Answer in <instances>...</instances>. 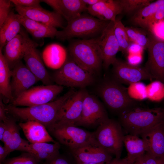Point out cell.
I'll use <instances>...</instances> for the list:
<instances>
[{
	"label": "cell",
	"mask_w": 164,
	"mask_h": 164,
	"mask_svg": "<svg viewBox=\"0 0 164 164\" xmlns=\"http://www.w3.org/2000/svg\"><path fill=\"white\" fill-rule=\"evenodd\" d=\"M75 92L71 89L55 101L37 106L20 108L10 104L5 106L6 112L20 120L39 122L48 129L57 121L63 107Z\"/></svg>",
	"instance_id": "1"
},
{
	"label": "cell",
	"mask_w": 164,
	"mask_h": 164,
	"mask_svg": "<svg viewBox=\"0 0 164 164\" xmlns=\"http://www.w3.org/2000/svg\"><path fill=\"white\" fill-rule=\"evenodd\" d=\"M164 121V109L145 108L135 106L119 114L118 121L128 134L139 136Z\"/></svg>",
	"instance_id": "2"
},
{
	"label": "cell",
	"mask_w": 164,
	"mask_h": 164,
	"mask_svg": "<svg viewBox=\"0 0 164 164\" xmlns=\"http://www.w3.org/2000/svg\"><path fill=\"white\" fill-rule=\"evenodd\" d=\"M68 51L75 63L91 74L101 70L103 60L96 38L75 41L70 43Z\"/></svg>",
	"instance_id": "3"
},
{
	"label": "cell",
	"mask_w": 164,
	"mask_h": 164,
	"mask_svg": "<svg viewBox=\"0 0 164 164\" xmlns=\"http://www.w3.org/2000/svg\"><path fill=\"white\" fill-rule=\"evenodd\" d=\"M110 21L102 20L91 15L82 14L68 22L67 26L57 31L56 36L65 40L73 37H87L100 35Z\"/></svg>",
	"instance_id": "4"
},
{
	"label": "cell",
	"mask_w": 164,
	"mask_h": 164,
	"mask_svg": "<svg viewBox=\"0 0 164 164\" xmlns=\"http://www.w3.org/2000/svg\"><path fill=\"white\" fill-rule=\"evenodd\" d=\"M97 91L106 106L118 114L136 106L126 88L113 78L103 81Z\"/></svg>",
	"instance_id": "5"
},
{
	"label": "cell",
	"mask_w": 164,
	"mask_h": 164,
	"mask_svg": "<svg viewBox=\"0 0 164 164\" xmlns=\"http://www.w3.org/2000/svg\"><path fill=\"white\" fill-rule=\"evenodd\" d=\"M59 142L71 151L96 142L94 132L86 131L68 123L57 122L48 129Z\"/></svg>",
	"instance_id": "6"
},
{
	"label": "cell",
	"mask_w": 164,
	"mask_h": 164,
	"mask_svg": "<svg viewBox=\"0 0 164 164\" xmlns=\"http://www.w3.org/2000/svg\"><path fill=\"white\" fill-rule=\"evenodd\" d=\"M94 133L101 147L115 158H120L124 135L118 121L109 118L97 127Z\"/></svg>",
	"instance_id": "7"
},
{
	"label": "cell",
	"mask_w": 164,
	"mask_h": 164,
	"mask_svg": "<svg viewBox=\"0 0 164 164\" xmlns=\"http://www.w3.org/2000/svg\"><path fill=\"white\" fill-rule=\"evenodd\" d=\"M53 79L61 86L84 88L94 81L93 75L84 70L70 57L53 74Z\"/></svg>",
	"instance_id": "8"
},
{
	"label": "cell",
	"mask_w": 164,
	"mask_h": 164,
	"mask_svg": "<svg viewBox=\"0 0 164 164\" xmlns=\"http://www.w3.org/2000/svg\"><path fill=\"white\" fill-rule=\"evenodd\" d=\"M63 90L62 86L53 84L32 87L15 98L10 104L30 107L45 104L53 101Z\"/></svg>",
	"instance_id": "9"
},
{
	"label": "cell",
	"mask_w": 164,
	"mask_h": 164,
	"mask_svg": "<svg viewBox=\"0 0 164 164\" xmlns=\"http://www.w3.org/2000/svg\"><path fill=\"white\" fill-rule=\"evenodd\" d=\"M109 118L103 104L94 96L87 92L80 119L77 126L97 127Z\"/></svg>",
	"instance_id": "10"
},
{
	"label": "cell",
	"mask_w": 164,
	"mask_h": 164,
	"mask_svg": "<svg viewBox=\"0 0 164 164\" xmlns=\"http://www.w3.org/2000/svg\"><path fill=\"white\" fill-rule=\"evenodd\" d=\"M24 35L25 41L23 58L26 66L44 85L52 84V78L36 49L37 44L31 39L24 32Z\"/></svg>",
	"instance_id": "11"
},
{
	"label": "cell",
	"mask_w": 164,
	"mask_h": 164,
	"mask_svg": "<svg viewBox=\"0 0 164 164\" xmlns=\"http://www.w3.org/2000/svg\"><path fill=\"white\" fill-rule=\"evenodd\" d=\"M147 50L148 59L144 67L153 79L164 82V41L150 32Z\"/></svg>",
	"instance_id": "12"
},
{
	"label": "cell",
	"mask_w": 164,
	"mask_h": 164,
	"mask_svg": "<svg viewBox=\"0 0 164 164\" xmlns=\"http://www.w3.org/2000/svg\"><path fill=\"white\" fill-rule=\"evenodd\" d=\"M112 65L113 79L121 84H133L153 79L144 67L132 65L117 59Z\"/></svg>",
	"instance_id": "13"
},
{
	"label": "cell",
	"mask_w": 164,
	"mask_h": 164,
	"mask_svg": "<svg viewBox=\"0 0 164 164\" xmlns=\"http://www.w3.org/2000/svg\"><path fill=\"white\" fill-rule=\"evenodd\" d=\"M115 22L110 21L99 36L96 38L101 52L103 65L107 70L117 59L119 47L114 35Z\"/></svg>",
	"instance_id": "14"
},
{
	"label": "cell",
	"mask_w": 164,
	"mask_h": 164,
	"mask_svg": "<svg viewBox=\"0 0 164 164\" xmlns=\"http://www.w3.org/2000/svg\"><path fill=\"white\" fill-rule=\"evenodd\" d=\"M11 86L14 99L39 80L21 61L11 70Z\"/></svg>",
	"instance_id": "15"
},
{
	"label": "cell",
	"mask_w": 164,
	"mask_h": 164,
	"mask_svg": "<svg viewBox=\"0 0 164 164\" xmlns=\"http://www.w3.org/2000/svg\"><path fill=\"white\" fill-rule=\"evenodd\" d=\"M87 92L84 88L76 91L63 107L56 123H67L76 125L81 116L84 101Z\"/></svg>",
	"instance_id": "16"
},
{
	"label": "cell",
	"mask_w": 164,
	"mask_h": 164,
	"mask_svg": "<svg viewBox=\"0 0 164 164\" xmlns=\"http://www.w3.org/2000/svg\"><path fill=\"white\" fill-rule=\"evenodd\" d=\"M75 160L86 163H108L112 155L97 143L88 144L71 151Z\"/></svg>",
	"instance_id": "17"
},
{
	"label": "cell",
	"mask_w": 164,
	"mask_h": 164,
	"mask_svg": "<svg viewBox=\"0 0 164 164\" xmlns=\"http://www.w3.org/2000/svg\"><path fill=\"white\" fill-rule=\"evenodd\" d=\"M15 6L16 11L21 15L55 28L63 27L62 16L55 11H49L42 8Z\"/></svg>",
	"instance_id": "18"
},
{
	"label": "cell",
	"mask_w": 164,
	"mask_h": 164,
	"mask_svg": "<svg viewBox=\"0 0 164 164\" xmlns=\"http://www.w3.org/2000/svg\"><path fill=\"white\" fill-rule=\"evenodd\" d=\"M146 142L147 152L158 158L164 157V121L140 135Z\"/></svg>",
	"instance_id": "19"
},
{
	"label": "cell",
	"mask_w": 164,
	"mask_h": 164,
	"mask_svg": "<svg viewBox=\"0 0 164 164\" xmlns=\"http://www.w3.org/2000/svg\"><path fill=\"white\" fill-rule=\"evenodd\" d=\"M87 11L90 15L99 19L116 21V17L122 13L118 0H101L99 2L88 6Z\"/></svg>",
	"instance_id": "20"
},
{
	"label": "cell",
	"mask_w": 164,
	"mask_h": 164,
	"mask_svg": "<svg viewBox=\"0 0 164 164\" xmlns=\"http://www.w3.org/2000/svg\"><path fill=\"white\" fill-rule=\"evenodd\" d=\"M19 125L31 143L56 142L50 135L46 127L39 122L29 121L21 122Z\"/></svg>",
	"instance_id": "21"
},
{
	"label": "cell",
	"mask_w": 164,
	"mask_h": 164,
	"mask_svg": "<svg viewBox=\"0 0 164 164\" xmlns=\"http://www.w3.org/2000/svg\"><path fill=\"white\" fill-rule=\"evenodd\" d=\"M24 41V32L21 31L4 46L3 54L11 70L23 58Z\"/></svg>",
	"instance_id": "22"
},
{
	"label": "cell",
	"mask_w": 164,
	"mask_h": 164,
	"mask_svg": "<svg viewBox=\"0 0 164 164\" xmlns=\"http://www.w3.org/2000/svg\"><path fill=\"white\" fill-rule=\"evenodd\" d=\"M42 59L45 65L54 69H59L67 59L66 50L61 45L53 43L47 46L43 50Z\"/></svg>",
	"instance_id": "23"
},
{
	"label": "cell",
	"mask_w": 164,
	"mask_h": 164,
	"mask_svg": "<svg viewBox=\"0 0 164 164\" xmlns=\"http://www.w3.org/2000/svg\"><path fill=\"white\" fill-rule=\"evenodd\" d=\"M123 143L127 152L126 158L130 164H134L148 150L146 142L138 136L129 134L124 135Z\"/></svg>",
	"instance_id": "24"
},
{
	"label": "cell",
	"mask_w": 164,
	"mask_h": 164,
	"mask_svg": "<svg viewBox=\"0 0 164 164\" xmlns=\"http://www.w3.org/2000/svg\"><path fill=\"white\" fill-rule=\"evenodd\" d=\"M21 24L19 14L11 12L0 26V48H3L6 43L20 32Z\"/></svg>",
	"instance_id": "25"
},
{
	"label": "cell",
	"mask_w": 164,
	"mask_h": 164,
	"mask_svg": "<svg viewBox=\"0 0 164 164\" xmlns=\"http://www.w3.org/2000/svg\"><path fill=\"white\" fill-rule=\"evenodd\" d=\"M164 7V0H158L151 2L134 14L130 21L133 25L146 29L150 18L159 9Z\"/></svg>",
	"instance_id": "26"
},
{
	"label": "cell",
	"mask_w": 164,
	"mask_h": 164,
	"mask_svg": "<svg viewBox=\"0 0 164 164\" xmlns=\"http://www.w3.org/2000/svg\"><path fill=\"white\" fill-rule=\"evenodd\" d=\"M12 76L10 69L0 49V93L8 101L12 102L14 99L11 86Z\"/></svg>",
	"instance_id": "27"
},
{
	"label": "cell",
	"mask_w": 164,
	"mask_h": 164,
	"mask_svg": "<svg viewBox=\"0 0 164 164\" xmlns=\"http://www.w3.org/2000/svg\"><path fill=\"white\" fill-rule=\"evenodd\" d=\"M60 145L58 142L53 144L39 142L30 144V153L40 161L48 160L60 155Z\"/></svg>",
	"instance_id": "28"
},
{
	"label": "cell",
	"mask_w": 164,
	"mask_h": 164,
	"mask_svg": "<svg viewBox=\"0 0 164 164\" xmlns=\"http://www.w3.org/2000/svg\"><path fill=\"white\" fill-rule=\"evenodd\" d=\"M61 15L68 22L87 11L88 6L83 0H60Z\"/></svg>",
	"instance_id": "29"
},
{
	"label": "cell",
	"mask_w": 164,
	"mask_h": 164,
	"mask_svg": "<svg viewBox=\"0 0 164 164\" xmlns=\"http://www.w3.org/2000/svg\"><path fill=\"white\" fill-rule=\"evenodd\" d=\"M125 30L132 43L147 50L149 43L150 32L134 27H125Z\"/></svg>",
	"instance_id": "30"
},
{
	"label": "cell",
	"mask_w": 164,
	"mask_h": 164,
	"mask_svg": "<svg viewBox=\"0 0 164 164\" xmlns=\"http://www.w3.org/2000/svg\"><path fill=\"white\" fill-rule=\"evenodd\" d=\"M125 27L120 20H116L114 27V33L119 45V51L124 55L128 53L132 43L127 35Z\"/></svg>",
	"instance_id": "31"
},
{
	"label": "cell",
	"mask_w": 164,
	"mask_h": 164,
	"mask_svg": "<svg viewBox=\"0 0 164 164\" xmlns=\"http://www.w3.org/2000/svg\"><path fill=\"white\" fill-rule=\"evenodd\" d=\"M7 150L9 154L15 151H20L29 153L30 144L28 142L23 139L20 136L19 130L16 125L9 143Z\"/></svg>",
	"instance_id": "32"
},
{
	"label": "cell",
	"mask_w": 164,
	"mask_h": 164,
	"mask_svg": "<svg viewBox=\"0 0 164 164\" xmlns=\"http://www.w3.org/2000/svg\"><path fill=\"white\" fill-rule=\"evenodd\" d=\"M124 12L128 14L134 13L148 5L153 0H118Z\"/></svg>",
	"instance_id": "33"
},
{
	"label": "cell",
	"mask_w": 164,
	"mask_h": 164,
	"mask_svg": "<svg viewBox=\"0 0 164 164\" xmlns=\"http://www.w3.org/2000/svg\"><path fill=\"white\" fill-rule=\"evenodd\" d=\"M40 161L32 154L26 152L17 157L5 160L1 164H39Z\"/></svg>",
	"instance_id": "34"
},
{
	"label": "cell",
	"mask_w": 164,
	"mask_h": 164,
	"mask_svg": "<svg viewBox=\"0 0 164 164\" xmlns=\"http://www.w3.org/2000/svg\"><path fill=\"white\" fill-rule=\"evenodd\" d=\"M57 31L56 28L45 25L38 30L29 33L33 37L37 38H53L56 36Z\"/></svg>",
	"instance_id": "35"
},
{
	"label": "cell",
	"mask_w": 164,
	"mask_h": 164,
	"mask_svg": "<svg viewBox=\"0 0 164 164\" xmlns=\"http://www.w3.org/2000/svg\"><path fill=\"white\" fill-rule=\"evenodd\" d=\"M19 19L21 25L29 33L38 30L45 25L19 14Z\"/></svg>",
	"instance_id": "36"
},
{
	"label": "cell",
	"mask_w": 164,
	"mask_h": 164,
	"mask_svg": "<svg viewBox=\"0 0 164 164\" xmlns=\"http://www.w3.org/2000/svg\"><path fill=\"white\" fill-rule=\"evenodd\" d=\"M5 123L6 126L3 135L2 142L4 143V146L7 150L16 124L14 121L9 118Z\"/></svg>",
	"instance_id": "37"
},
{
	"label": "cell",
	"mask_w": 164,
	"mask_h": 164,
	"mask_svg": "<svg viewBox=\"0 0 164 164\" xmlns=\"http://www.w3.org/2000/svg\"><path fill=\"white\" fill-rule=\"evenodd\" d=\"M149 31L158 39L164 41V19L154 24Z\"/></svg>",
	"instance_id": "38"
},
{
	"label": "cell",
	"mask_w": 164,
	"mask_h": 164,
	"mask_svg": "<svg viewBox=\"0 0 164 164\" xmlns=\"http://www.w3.org/2000/svg\"><path fill=\"white\" fill-rule=\"evenodd\" d=\"M11 3L10 0H0V26L3 24L11 12Z\"/></svg>",
	"instance_id": "39"
},
{
	"label": "cell",
	"mask_w": 164,
	"mask_h": 164,
	"mask_svg": "<svg viewBox=\"0 0 164 164\" xmlns=\"http://www.w3.org/2000/svg\"><path fill=\"white\" fill-rule=\"evenodd\" d=\"M15 6L28 8H42L40 3L41 0H10Z\"/></svg>",
	"instance_id": "40"
},
{
	"label": "cell",
	"mask_w": 164,
	"mask_h": 164,
	"mask_svg": "<svg viewBox=\"0 0 164 164\" xmlns=\"http://www.w3.org/2000/svg\"><path fill=\"white\" fill-rule=\"evenodd\" d=\"M164 19V7L157 11L150 18L148 22L146 29L148 31L155 23Z\"/></svg>",
	"instance_id": "41"
},
{
	"label": "cell",
	"mask_w": 164,
	"mask_h": 164,
	"mask_svg": "<svg viewBox=\"0 0 164 164\" xmlns=\"http://www.w3.org/2000/svg\"><path fill=\"white\" fill-rule=\"evenodd\" d=\"M146 164H164V157L158 158L154 157L146 152L144 155Z\"/></svg>",
	"instance_id": "42"
},
{
	"label": "cell",
	"mask_w": 164,
	"mask_h": 164,
	"mask_svg": "<svg viewBox=\"0 0 164 164\" xmlns=\"http://www.w3.org/2000/svg\"><path fill=\"white\" fill-rule=\"evenodd\" d=\"M44 164H71L66 158L60 155L57 157L48 160H46Z\"/></svg>",
	"instance_id": "43"
},
{
	"label": "cell",
	"mask_w": 164,
	"mask_h": 164,
	"mask_svg": "<svg viewBox=\"0 0 164 164\" xmlns=\"http://www.w3.org/2000/svg\"><path fill=\"white\" fill-rule=\"evenodd\" d=\"M41 1L50 6L54 9L55 12L61 15L60 0H43Z\"/></svg>",
	"instance_id": "44"
},
{
	"label": "cell",
	"mask_w": 164,
	"mask_h": 164,
	"mask_svg": "<svg viewBox=\"0 0 164 164\" xmlns=\"http://www.w3.org/2000/svg\"><path fill=\"white\" fill-rule=\"evenodd\" d=\"M6 110L5 106L2 100L0 99V121H2L5 123L9 119L6 115Z\"/></svg>",
	"instance_id": "45"
},
{
	"label": "cell",
	"mask_w": 164,
	"mask_h": 164,
	"mask_svg": "<svg viewBox=\"0 0 164 164\" xmlns=\"http://www.w3.org/2000/svg\"><path fill=\"white\" fill-rule=\"evenodd\" d=\"M9 154L6 149L2 145H0V163L1 164L5 160Z\"/></svg>",
	"instance_id": "46"
},
{
	"label": "cell",
	"mask_w": 164,
	"mask_h": 164,
	"mask_svg": "<svg viewBox=\"0 0 164 164\" xmlns=\"http://www.w3.org/2000/svg\"><path fill=\"white\" fill-rule=\"evenodd\" d=\"M108 164H130L127 160L126 158L121 159L114 158L112 159Z\"/></svg>",
	"instance_id": "47"
},
{
	"label": "cell",
	"mask_w": 164,
	"mask_h": 164,
	"mask_svg": "<svg viewBox=\"0 0 164 164\" xmlns=\"http://www.w3.org/2000/svg\"><path fill=\"white\" fill-rule=\"evenodd\" d=\"M6 123L2 121L0 123V140L2 142L3 135L6 128Z\"/></svg>",
	"instance_id": "48"
},
{
	"label": "cell",
	"mask_w": 164,
	"mask_h": 164,
	"mask_svg": "<svg viewBox=\"0 0 164 164\" xmlns=\"http://www.w3.org/2000/svg\"><path fill=\"white\" fill-rule=\"evenodd\" d=\"M87 5L88 6L94 5L100 2L101 0H83Z\"/></svg>",
	"instance_id": "49"
},
{
	"label": "cell",
	"mask_w": 164,
	"mask_h": 164,
	"mask_svg": "<svg viewBox=\"0 0 164 164\" xmlns=\"http://www.w3.org/2000/svg\"><path fill=\"white\" fill-rule=\"evenodd\" d=\"M144 155L137 159L134 164H146L144 157Z\"/></svg>",
	"instance_id": "50"
},
{
	"label": "cell",
	"mask_w": 164,
	"mask_h": 164,
	"mask_svg": "<svg viewBox=\"0 0 164 164\" xmlns=\"http://www.w3.org/2000/svg\"><path fill=\"white\" fill-rule=\"evenodd\" d=\"M76 164H108V163H86L80 162L78 161L75 160Z\"/></svg>",
	"instance_id": "51"
},
{
	"label": "cell",
	"mask_w": 164,
	"mask_h": 164,
	"mask_svg": "<svg viewBox=\"0 0 164 164\" xmlns=\"http://www.w3.org/2000/svg\"></svg>",
	"instance_id": "52"
},
{
	"label": "cell",
	"mask_w": 164,
	"mask_h": 164,
	"mask_svg": "<svg viewBox=\"0 0 164 164\" xmlns=\"http://www.w3.org/2000/svg\"></svg>",
	"instance_id": "53"
},
{
	"label": "cell",
	"mask_w": 164,
	"mask_h": 164,
	"mask_svg": "<svg viewBox=\"0 0 164 164\" xmlns=\"http://www.w3.org/2000/svg\"></svg>",
	"instance_id": "54"
}]
</instances>
